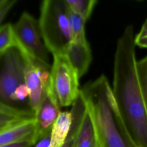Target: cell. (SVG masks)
Segmentation results:
<instances>
[{
	"instance_id": "cell-1",
	"label": "cell",
	"mask_w": 147,
	"mask_h": 147,
	"mask_svg": "<svg viewBox=\"0 0 147 147\" xmlns=\"http://www.w3.org/2000/svg\"><path fill=\"white\" fill-rule=\"evenodd\" d=\"M134 28L129 25L118 38L112 92L126 133L134 147H147V112L136 70Z\"/></svg>"
},
{
	"instance_id": "cell-2",
	"label": "cell",
	"mask_w": 147,
	"mask_h": 147,
	"mask_svg": "<svg viewBox=\"0 0 147 147\" xmlns=\"http://www.w3.org/2000/svg\"><path fill=\"white\" fill-rule=\"evenodd\" d=\"M80 91L92 118L99 147H134L130 141L107 78L102 75Z\"/></svg>"
},
{
	"instance_id": "cell-3",
	"label": "cell",
	"mask_w": 147,
	"mask_h": 147,
	"mask_svg": "<svg viewBox=\"0 0 147 147\" xmlns=\"http://www.w3.org/2000/svg\"><path fill=\"white\" fill-rule=\"evenodd\" d=\"M68 14L65 0H45L40 5L39 30L45 46L52 56L63 54L71 41Z\"/></svg>"
},
{
	"instance_id": "cell-4",
	"label": "cell",
	"mask_w": 147,
	"mask_h": 147,
	"mask_svg": "<svg viewBox=\"0 0 147 147\" xmlns=\"http://www.w3.org/2000/svg\"><path fill=\"white\" fill-rule=\"evenodd\" d=\"M13 28L17 44L16 48L22 53L51 68L48 51L41 38L38 22L33 17L26 11L23 12L13 25Z\"/></svg>"
},
{
	"instance_id": "cell-5",
	"label": "cell",
	"mask_w": 147,
	"mask_h": 147,
	"mask_svg": "<svg viewBox=\"0 0 147 147\" xmlns=\"http://www.w3.org/2000/svg\"><path fill=\"white\" fill-rule=\"evenodd\" d=\"M50 77L53 92L60 107L72 105L78 97L79 78L63 54L53 55Z\"/></svg>"
},
{
	"instance_id": "cell-6",
	"label": "cell",
	"mask_w": 147,
	"mask_h": 147,
	"mask_svg": "<svg viewBox=\"0 0 147 147\" xmlns=\"http://www.w3.org/2000/svg\"><path fill=\"white\" fill-rule=\"evenodd\" d=\"M72 123L64 145L69 147H99L95 127L81 92L72 105Z\"/></svg>"
},
{
	"instance_id": "cell-7",
	"label": "cell",
	"mask_w": 147,
	"mask_h": 147,
	"mask_svg": "<svg viewBox=\"0 0 147 147\" xmlns=\"http://www.w3.org/2000/svg\"><path fill=\"white\" fill-rule=\"evenodd\" d=\"M2 56L0 71V100L11 105L14 92L19 86L24 83L25 60L16 48L10 49Z\"/></svg>"
},
{
	"instance_id": "cell-8",
	"label": "cell",
	"mask_w": 147,
	"mask_h": 147,
	"mask_svg": "<svg viewBox=\"0 0 147 147\" xmlns=\"http://www.w3.org/2000/svg\"><path fill=\"white\" fill-rule=\"evenodd\" d=\"M21 54L25 60L24 83L29 92L28 102L30 110L35 115L42 98L45 87L50 80L51 68Z\"/></svg>"
},
{
	"instance_id": "cell-9",
	"label": "cell",
	"mask_w": 147,
	"mask_h": 147,
	"mask_svg": "<svg viewBox=\"0 0 147 147\" xmlns=\"http://www.w3.org/2000/svg\"><path fill=\"white\" fill-rule=\"evenodd\" d=\"M60 112V106L50 80L45 87L42 98L35 114L36 141L51 131L52 126Z\"/></svg>"
},
{
	"instance_id": "cell-10",
	"label": "cell",
	"mask_w": 147,
	"mask_h": 147,
	"mask_svg": "<svg viewBox=\"0 0 147 147\" xmlns=\"http://www.w3.org/2000/svg\"><path fill=\"white\" fill-rule=\"evenodd\" d=\"M27 141L36 142L35 117L19 120L0 129V147Z\"/></svg>"
},
{
	"instance_id": "cell-11",
	"label": "cell",
	"mask_w": 147,
	"mask_h": 147,
	"mask_svg": "<svg viewBox=\"0 0 147 147\" xmlns=\"http://www.w3.org/2000/svg\"><path fill=\"white\" fill-rule=\"evenodd\" d=\"M63 55L76 72L79 79L87 72L92 54L87 40L71 41Z\"/></svg>"
},
{
	"instance_id": "cell-12",
	"label": "cell",
	"mask_w": 147,
	"mask_h": 147,
	"mask_svg": "<svg viewBox=\"0 0 147 147\" xmlns=\"http://www.w3.org/2000/svg\"><path fill=\"white\" fill-rule=\"evenodd\" d=\"M71 123V111H61L51 130L49 147H63L68 136Z\"/></svg>"
},
{
	"instance_id": "cell-13",
	"label": "cell",
	"mask_w": 147,
	"mask_h": 147,
	"mask_svg": "<svg viewBox=\"0 0 147 147\" xmlns=\"http://www.w3.org/2000/svg\"><path fill=\"white\" fill-rule=\"evenodd\" d=\"M68 19L71 33V41L86 40L85 34L86 21L82 17L72 11L69 8Z\"/></svg>"
},
{
	"instance_id": "cell-14",
	"label": "cell",
	"mask_w": 147,
	"mask_h": 147,
	"mask_svg": "<svg viewBox=\"0 0 147 147\" xmlns=\"http://www.w3.org/2000/svg\"><path fill=\"white\" fill-rule=\"evenodd\" d=\"M69 9L86 21L90 17L98 1L95 0H65Z\"/></svg>"
},
{
	"instance_id": "cell-15",
	"label": "cell",
	"mask_w": 147,
	"mask_h": 147,
	"mask_svg": "<svg viewBox=\"0 0 147 147\" xmlns=\"http://www.w3.org/2000/svg\"><path fill=\"white\" fill-rule=\"evenodd\" d=\"M17 46L13 25L6 24L0 26V56L8 50Z\"/></svg>"
},
{
	"instance_id": "cell-16",
	"label": "cell",
	"mask_w": 147,
	"mask_h": 147,
	"mask_svg": "<svg viewBox=\"0 0 147 147\" xmlns=\"http://www.w3.org/2000/svg\"><path fill=\"white\" fill-rule=\"evenodd\" d=\"M136 70L141 92L147 112V56L137 61Z\"/></svg>"
},
{
	"instance_id": "cell-17",
	"label": "cell",
	"mask_w": 147,
	"mask_h": 147,
	"mask_svg": "<svg viewBox=\"0 0 147 147\" xmlns=\"http://www.w3.org/2000/svg\"><path fill=\"white\" fill-rule=\"evenodd\" d=\"M0 111L8 114L22 118H30L34 117V114L30 110L20 109L16 106L5 103L0 100Z\"/></svg>"
},
{
	"instance_id": "cell-18",
	"label": "cell",
	"mask_w": 147,
	"mask_h": 147,
	"mask_svg": "<svg viewBox=\"0 0 147 147\" xmlns=\"http://www.w3.org/2000/svg\"><path fill=\"white\" fill-rule=\"evenodd\" d=\"M134 44L140 48H147V18L144 21L139 33L134 36Z\"/></svg>"
},
{
	"instance_id": "cell-19",
	"label": "cell",
	"mask_w": 147,
	"mask_h": 147,
	"mask_svg": "<svg viewBox=\"0 0 147 147\" xmlns=\"http://www.w3.org/2000/svg\"><path fill=\"white\" fill-rule=\"evenodd\" d=\"M29 96V92L25 84V83L19 86L13 95L12 97V102H18L23 101L25 99V98Z\"/></svg>"
},
{
	"instance_id": "cell-20",
	"label": "cell",
	"mask_w": 147,
	"mask_h": 147,
	"mask_svg": "<svg viewBox=\"0 0 147 147\" xmlns=\"http://www.w3.org/2000/svg\"><path fill=\"white\" fill-rule=\"evenodd\" d=\"M26 118L14 116L0 111V129L10 125L11 123Z\"/></svg>"
},
{
	"instance_id": "cell-21",
	"label": "cell",
	"mask_w": 147,
	"mask_h": 147,
	"mask_svg": "<svg viewBox=\"0 0 147 147\" xmlns=\"http://www.w3.org/2000/svg\"><path fill=\"white\" fill-rule=\"evenodd\" d=\"M17 2V0H7L6 2L0 7V25L4 18ZM1 26V25H0V26Z\"/></svg>"
},
{
	"instance_id": "cell-22",
	"label": "cell",
	"mask_w": 147,
	"mask_h": 147,
	"mask_svg": "<svg viewBox=\"0 0 147 147\" xmlns=\"http://www.w3.org/2000/svg\"><path fill=\"white\" fill-rule=\"evenodd\" d=\"M51 142V131L40 138L32 147H49Z\"/></svg>"
},
{
	"instance_id": "cell-23",
	"label": "cell",
	"mask_w": 147,
	"mask_h": 147,
	"mask_svg": "<svg viewBox=\"0 0 147 147\" xmlns=\"http://www.w3.org/2000/svg\"><path fill=\"white\" fill-rule=\"evenodd\" d=\"M34 144L32 141H21L10 144L2 147H32Z\"/></svg>"
},
{
	"instance_id": "cell-24",
	"label": "cell",
	"mask_w": 147,
	"mask_h": 147,
	"mask_svg": "<svg viewBox=\"0 0 147 147\" xmlns=\"http://www.w3.org/2000/svg\"><path fill=\"white\" fill-rule=\"evenodd\" d=\"M7 0H0V7L3 5L6 2Z\"/></svg>"
},
{
	"instance_id": "cell-25",
	"label": "cell",
	"mask_w": 147,
	"mask_h": 147,
	"mask_svg": "<svg viewBox=\"0 0 147 147\" xmlns=\"http://www.w3.org/2000/svg\"><path fill=\"white\" fill-rule=\"evenodd\" d=\"M63 147H69V146H66V145H64V146H63Z\"/></svg>"
}]
</instances>
